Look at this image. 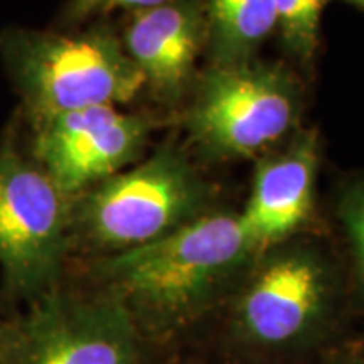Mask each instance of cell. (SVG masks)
Returning <instances> with one entry per match:
<instances>
[{"mask_svg":"<svg viewBox=\"0 0 364 364\" xmlns=\"http://www.w3.org/2000/svg\"><path fill=\"white\" fill-rule=\"evenodd\" d=\"M258 252L240 215H203L142 247L113 253L98 265L107 294L136 327L172 334L220 300Z\"/></svg>","mask_w":364,"mask_h":364,"instance_id":"6da1fadb","label":"cell"},{"mask_svg":"<svg viewBox=\"0 0 364 364\" xmlns=\"http://www.w3.org/2000/svg\"><path fill=\"white\" fill-rule=\"evenodd\" d=\"M0 48L34 127L76 110L134 100L145 78L108 27L80 34L11 29Z\"/></svg>","mask_w":364,"mask_h":364,"instance_id":"7a4b0ae2","label":"cell"},{"mask_svg":"<svg viewBox=\"0 0 364 364\" xmlns=\"http://www.w3.org/2000/svg\"><path fill=\"white\" fill-rule=\"evenodd\" d=\"M206 204V186L188 159L162 149L134 169L90 188L71 208V223L93 245L118 253L198 220Z\"/></svg>","mask_w":364,"mask_h":364,"instance_id":"3957f363","label":"cell"},{"mask_svg":"<svg viewBox=\"0 0 364 364\" xmlns=\"http://www.w3.org/2000/svg\"><path fill=\"white\" fill-rule=\"evenodd\" d=\"M299 110V85L282 66L216 65L199 85L188 130L211 156L252 157L289 134Z\"/></svg>","mask_w":364,"mask_h":364,"instance_id":"277c9868","label":"cell"},{"mask_svg":"<svg viewBox=\"0 0 364 364\" xmlns=\"http://www.w3.org/2000/svg\"><path fill=\"white\" fill-rule=\"evenodd\" d=\"M260 255L235 304L240 339L253 348L279 351L321 334L338 295L327 258L307 245L285 243Z\"/></svg>","mask_w":364,"mask_h":364,"instance_id":"5b68a950","label":"cell"},{"mask_svg":"<svg viewBox=\"0 0 364 364\" xmlns=\"http://www.w3.org/2000/svg\"><path fill=\"white\" fill-rule=\"evenodd\" d=\"M71 206L38 162L0 145V267L9 292L29 300L56 289Z\"/></svg>","mask_w":364,"mask_h":364,"instance_id":"8992f818","label":"cell"},{"mask_svg":"<svg viewBox=\"0 0 364 364\" xmlns=\"http://www.w3.org/2000/svg\"><path fill=\"white\" fill-rule=\"evenodd\" d=\"M139 327L110 294L78 299L56 289L4 326L0 364H136Z\"/></svg>","mask_w":364,"mask_h":364,"instance_id":"52a82bcc","label":"cell"},{"mask_svg":"<svg viewBox=\"0 0 364 364\" xmlns=\"http://www.w3.org/2000/svg\"><path fill=\"white\" fill-rule=\"evenodd\" d=\"M150 129L149 118L115 107L63 113L36 125L34 161L71 198L134 162Z\"/></svg>","mask_w":364,"mask_h":364,"instance_id":"ba28073f","label":"cell"},{"mask_svg":"<svg viewBox=\"0 0 364 364\" xmlns=\"http://www.w3.org/2000/svg\"><path fill=\"white\" fill-rule=\"evenodd\" d=\"M318 159L317 134L306 132L257 166L240 220L260 253L285 243L311 218Z\"/></svg>","mask_w":364,"mask_h":364,"instance_id":"9c48e42d","label":"cell"},{"mask_svg":"<svg viewBox=\"0 0 364 364\" xmlns=\"http://www.w3.org/2000/svg\"><path fill=\"white\" fill-rule=\"evenodd\" d=\"M208 43L203 0H169L132 12L122 44L150 86L164 100L184 93Z\"/></svg>","mask_w":364,"mask_h":364,"instance_id":"30bf717a","label":"cell"},{"mask_svg":"<svg viewBox=\"0 0 364 364\" xmlns=\"http://www.w3.org/2000/svg\"><path fill=\"white\" fill-rule=\"evenodd\" d=\"M208 43L216 65L252 61L255 51L277 29L273 0H203Z\"/></svg>","mask_w":364,"mask_h":364,"instance_id":"8fae6325","label":"cell"},{"mask_svg":"<svg viewBox=\"0 0 364 364\" xmlns=\"http://www.w3.org/2000/svg\"><path fill=\"white\" fill-rule=\"evenodd\" d=\"M331 0H273L277 29L290 54L309 61L318 48L322 12Z\"/></svg>","mask_w":364,"mask_h":364,"instance_id":"7c38bea8","label":"cell"},{"mask_svg":"<svg viewBox=\"0 0 364 364\" xmlns=\"http://www.w3.org/2000/svg\"><path fill=\"white\" fill-rule=\"evenodd\" d=\"M338 211L351 248L358 289L364 297V181L354 182L344 189Z\"/></svg>","mask_w":364,"mask_h":364,"instance_id":"4fadbf2b","label":"cell"},{"mask_svg":"<svg viewBox=\"0 0 364 364\" xmlns=\"http://www.w3.org/2000/svg\"><path fill=\"white\" fill-rule=\"evenodd\" d=\"M166 2L169 0H70L66 4L63 17L66 22L78 24L91 17L105 16L113 11H129L132 14L162 6Z\"/></svg>","mask_w":364,"mask_h":364,"instance_id":"5bb4252c","label":"cell"},{"mask_svg":"<svg viewBox=\"0 0 364 364\" xmlns=\"http://www.w3.org/2000/svg\"><path fill=\"white\" fill-rule=\"evenodd\" d=\"M354 359H356V361H359L361 364H364V339H363V343H361V349H359L358 356L354 358Z\"/></svg>","mask_w":364,"mask_h":364,"instance_id":"9a60e30c","label":"cell"},{"mask_svg":"<svg viewBox=\"0 0 364 364\" xmlns=\"http://www.w3.org/2000/svg\"><path fill=\"white\" fill-rule=\"evenodd\" d=\"M346 2L353 4V6H356L359 9H364V0H346Z\"/></svg>","mask_w":364,"mask_h":364,"instance_id":"2e32d148","label":"cell"},{"mask_svg":"<svg viewBox=\"0 0 364 364\" xmlns=\"http://www.w3.org/2000/svg\"><path fill=\"white\" fill-rule=\"evenodd\" d=\"M2 339H4V326H0V353H2Z\"/></svg>","mask_w":364,"mask_h":364,"instance_id":"e0dca14e","label":"cell"},{"mask_svg":"<svg viewBox=\"0 0 364 364\" xmlns=\"http://www.w3.org/2000/svg\"><path fill=\"white\" fill-rule=\"evenodd\" d=\"M349 364H361V363H359V361H356V359H354V361H353V363H349Z\"/></svg>","mask_w":364,"mask_h":364,"instance_id":"ac0fdd59","label":"cell"}]
</instances>
